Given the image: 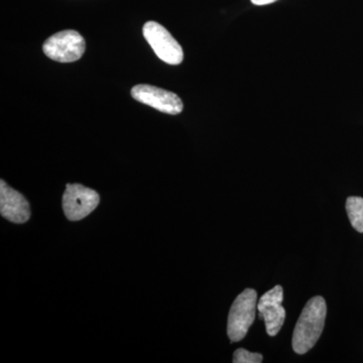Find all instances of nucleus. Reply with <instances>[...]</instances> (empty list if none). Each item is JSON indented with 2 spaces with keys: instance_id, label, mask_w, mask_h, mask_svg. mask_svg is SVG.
<instances>
[{
  "instance_id": "1",
  "label": "nucleus",
  "mask_w": 363,
  "mask_h": 363,
  "mask_svg": "<svg viewBox=\"0 0 363 363\" xmlns=\"http://www.w3.org/2000/svg\"><path fill=\"white\" fill-rule=\"evenodd\" d=\"M327 306L323 297L316 296L308 301L301 313L293 334V350L305 354L314 347L323 332Z\"/></svg>"
},
{
  "instance_id": "5",
  "label": "nucleus",
  "mask_w": 363,
  "mask_h": 363,
  "mask_svg": "<svg viewBox=\"0 0 363 363\" xmlns=\"http://www.w3.org/2000/svg\"><path fill=\"white\" fill-rule=\"evenodd\" d=\"M99 202L96 191L80 184H67L63 195V210L69 220H82L96 209Z\"/></svg>"
},
{
  "instance_id": "8",
  "label": "nucleus",
  "mask_w": 363,
  "mask_h": 363,
  "mask_svg": "<svg viewBox=\"0 0 363 363\" xmlns=\"http://www.w3.org/2000/svg\"><path fill=\"white\" fill-rule=\"evenodd\" d=\"M0 213L1 216L16 224L26 223L30 218V204L25 196L0 181Z\"/></svg>"
},
{
  "instance_id": "4",
  "label": "nucleus",
  "mask_w": 363,
  "mask_h": 363,
  "mask_svg": "<svg viewBox=\"0 0 363 363\" xmlns=\"http://www.w3.org/2000/svg\"><path fill=\"white\" fill-rule=\"evenodd\" d=\"M143 33L157 58L169 65H180L183 62V49L166 28L156 21H147L143 26Z\"/></svg>"
},
{
  "instance_id": "7",
  "label": "nucleus",
  "mask_w": 363,
  "mask_h": 363,
  "mask_svg": "<svg viewBox=\"0 0 363 363\" xmlns=\"http://www.w3.org/2000/svg\"><path fill=\"white\" fill-rule=\"evenodd\" d=\"M283 301L284 290L278 285L264 294L257 302V312L260 319L264 320L269 336H276L285 323L286 310L281 306Z\"/></svg>"
},
{
  "instance_id": "6",
  "label": "nucleus",
  "mask_w": 363,
  "mask_h": 363,
  "mask_svg": "<svg viewBox=\"0 0 363 363\" xmlns=\"http://www.w3.org/2000/svg\"><path fill=\"white\" fill-rule=\"evenodd\" d=\"M131 96L140 102L164 113L177 116L184 109L181 98L175 93L161 89L156 86L140 84L131 89Z\"/></svg>"
},
{
  "instance_id": "11",
  "label": "nucleus",
  "mask_w": 363,
  "mask_h": 363,
  "mask_svg": "<svg viewBox=\"0 0 363 363\" xmlns=\"http://www.w3.org/2000/svg\"><path fill=\"white\" fill-rule=\"evenodd\" d=\"M278 0H252L253 4L255 6H267V4H274Z\"/></svg>"
},
{
  "instance_id": "3",
  "label": "nucleus",
  "mask_w": 363,
  "mask_h": 363,
  "mask_svg": "<svg viewBox=\"0 0 363 363\" xmlns=\"http://www.w3.org/2000/svg\"><path fill=\"white\" fill-rule=\"evenodd\" d=\"M85 49L84 38L72 30L55 33L43 45L45 56L60 63L78 61L84 54Z\"/></svg>"
},
{
  "instance_id": "9",
  "label": "nucleus",
  "mask_w": 363,
  "mask_h": 363,
  "mask_svg": "<svg viewBox=\"0 0 363 363\" xmlns=\"http://www.w3.org/2000/svg\"><path fill=\"white\" fill-rule=\"evenodd\" d=\"M346 211L353 228L358 233H363V198H348L346 201Z\"/></svg>"
},
{
  "instance_id": "2",
  "label": "nucleus",
  "mask_w": 363,
  "mask_h": 363,
  "mask_svg": "<svg viewBox=\"0 0 363 363\" xmlns=\"http://www.w3.org/2000/svg\"><path fill=\"white\" fill-rule=\"evenodd\" d=\"M257 311V293L245 289L238 296L229 311L227 335L233 342L242 340L255 319Z\"/></svg>"
},
{
  "instance_id": "10",
  "label": "nucleus",
  "mask_w": 363,
  "mask_h": 363,
  "mask_svg": "<svg viewBox=\"0 0 363 363\" xmlns=\"http://www.w3.org/2000/svg\"><path fill=\"white\" fill-rule=\"evenodd\" d=\"M262 359L264 357L259 353H252L243 348H238L233 354L234 363H260Z\"/></svg>"
}]
</instances>
